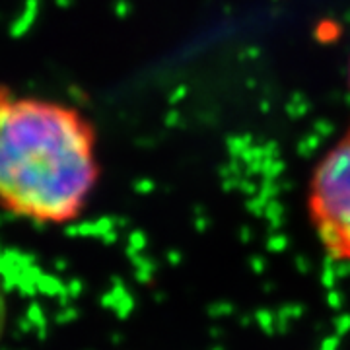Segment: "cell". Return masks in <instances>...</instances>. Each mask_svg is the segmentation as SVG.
<instances>
[{
    "label": "cell",
    "mask_w": 350,
    "mask_h": 350,
    "mask_svg": "<svg viewBox=\"0 0 350 350\" xmlns=\"http://www.w3.org/2000/svg\"><path fill=\"white\" fill-rule=\"evenodd\" d=\"M349 88H350V63H349Z\"/></svg>",
    "instance_id": "obj_4"
},
{
    "label": "cell",
    "mask_w": 350,
    "mask_h": 350,
    "mask_svg": "<svg viewBox=\"0 0 350 350\" xmlns=\"http://www.w3.org/2000/svg\"><path fill=\"white\" fill-rule=\"evenodd\" d=\"M100 181L98 135L82 111L0 86V206L38 224H68Z\"/></svg>",
    "instance_id": "obj_1"
},
{
    "label": "cell",
    "mask_w": 350,
    "mask_h": 350,
    "mask_svg": "<svg viewBox=\"0 0 350 350\" xmlns=\"http://www.w3.org/2000/svg\"><path fill=\"white\" fill-rule=\"evenodd\" d=\"M6 323H8V300H6L4 288H2V284H0V340H2V337H4Z\"/></svg>",
    "instance_id": "obj_3"
},
{
    "label": "cell",
    "mask_w": 350,
    "mask_h": 350,
    "mask_svg": "<svg viewBox=\"0 0 350 350\" xmlns=\"http://www.w3.org/2000/svg\"><path fill=\"white\" fill-rule=\"evenodd\" d=\"M308 208L327 253L350 261V126L315 163L308 185Z\"/></svg>",
    "instance_id": "obj_2"
}]
</instances>
